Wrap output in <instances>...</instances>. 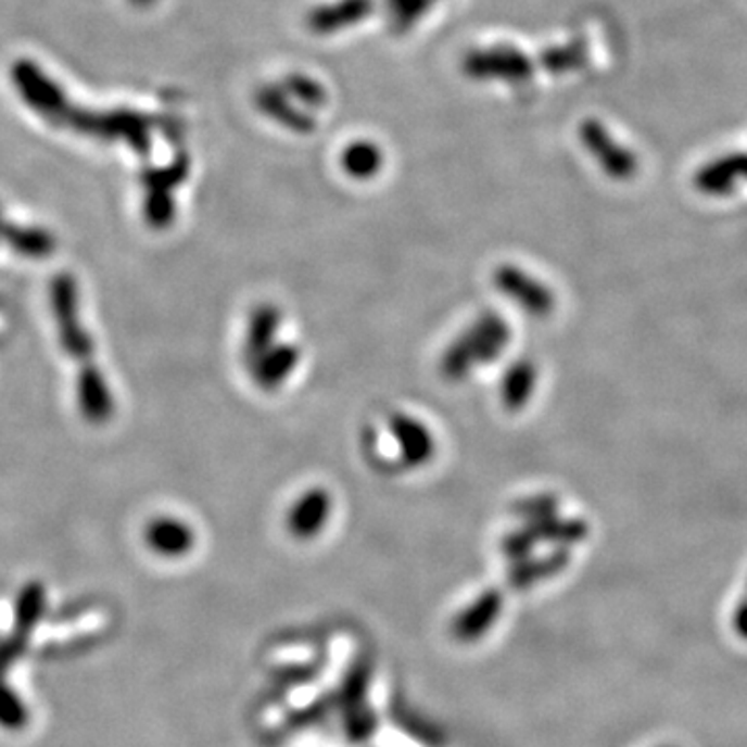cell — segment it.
Segmentation results:
<instances>
[{
  "instance_id": "obj_26",
  "label": "cell",
  "mask_w": 747,
  "mask_h": 747,
  "mask_svg": "<svg viewBox=\"0 0 747 747\" xmlns=\"http://www.w3.org/2000/svg\"><path fill=\"white\" fill-rule=\"evenodd\" d=\"M733 630L742 640L747 642V592L744 594L742 603L735 608V612H733Z\"/></svg>"
},
{
  "instance_id": "obj_24",
  "label": "cell",
  "mask_w": 747,
  "mask_h": 747,
  "mask_svg": "<svg viewBox=\"0 0 747 747\" xmlns=\"http://www.w3.org/2000/svg\"><path fill=\"white\" fill-rule=\"evenodd\" d=\"M515 514H517V517H521L526 523L528 521H537V519H544V517H550V515H559V501L555 496H548V494L534 496V498L521 501L515 507Z\"/></svg>"
},
{
  "instance_id": "obj_19",
  "label": "cell",
  "mask_w": 747,
  "mask_h": 747,
  "mask_svg": "<svg viewBox=\"0 0 747 747\" xmlns=\"http://www.w3.org/2000/svg\"><path fill=\"white\" fill-rule=\"evenodd\" d=\"M476 357H473V351L469 347L466 337H457L441 357V372H443L446 380L451 382H459L464 380L467 374L471 372L476 368Z\"/></svg>"
},
{
  "instance_id": "obj_22",
  "label": "cell",
  "mask_w": 747,
  "mask_h": 747,
  "mask_svg": "<svg viewBox=\"0 0 747 747\" xmlns=\"http://www.w3.org/2000/svg\"><path fill=\"white\" fill-rule=\"evenodd\" d=\"M430 4H432V0H387L393 24L403 31L418 24L421 17L428 13Z\"/></svg>"
},
{
  "instance_id": "obj_8",
  "label": "cell",
  "mask_w": 747,
  "mask_h": 747,
  "mask_svg": "<svg viewBox=\"0 0 747 747\" xmlns=\"http://www.w3.org/2000/svg\"><path fill=\"white\" fill-rule=\"evenodd\" d=\"M332 509V498L325 489L304 492L287 517L289 532L300 540L318 536L327 526Z\"/></svg>"
},
{
  "instance_id": "obj_23",
  "label": "cell",
  "mask_w": 747,
  "mask_h": 747,
  "mask_svg": "<svg viewBox=\"0 0 747 747\" xmlns=\"http://www.w3.org/2000/svg\"><path fill=\"white\" fill-rule=\"evenodd\" d=\"M542 63L546 69L562 73V71L575 69L578 65L584 63V50L580 45L571 47L553 48L542 56Z\"/></svg>"
},
{
  "instance_id": "obj_17",
  "label": "cell",
  "mask_w": 747,
  "mask_h": 747,
  "mask_svg": "<svg viewBox=\"0 0 747 747\" xmlns=\"http://www.w3.org/2000/svg\"><path fill=\"white\" fill-rule=\"evenodd\" d=\"M503 607V596L501 592L491 590L486 594H482L471 607L467 608L466 612L457 619V631L461 635H480L491 628L492 623L496 621L498 612Z\"/></svg>"
},
{
  "instance_id": "obj_1",
  "label": "cell",
  "mask_w": 747,
  "mask_h": 747,
  "mask_svg": "<svg viewBox=\"0 0 747 747\" xmlns=\"http://www.w3.org/2000/svg\"><path fill=\"white\" fill-rule=\"evenodd\" d=\"M464 73L478 81H509L519 84L530 79L532 63L519 48L498 45V47L476 48L464 59Z\"/></svg>"
},
{
  "instance_id": "obj_6",
  "label": "cell",
  "mask_w": 747,
  "mask_h": 747,
  "mask_svg": "<svg viewBox=\"0 0 747 747\" xmlns=\"http://www.w3.org/2000/svg\"><path fill=\"white\" fill-rule=\"evenodd\" d=\"M256 109L264 117L279 123L280 127L307 136L314 131L316 121L307 115L289 93L282 90V86H262L256 92Z\"/></svg>"
},
{
  "instance_id": "obj_27",
  "label": "cell",
  "mask_w": 747,
  "mask_h": 747,
  "mask_svg": "<svg viewBox=\"0 0 747 747\" xmlns=\"http://www.w3.org/2000/svg\"><path fill=\"white\" fill-rule=\"evenodd\" d=\"M134 4H138V7H150L154 0H131Z\"/></svg>"
},
{
  "instance_id": "obj_10",
  "label": "cell",
  "mask_w": 747,
  "mask_h": 747,
  "mask_svg": "<svg viewBox=\"0 0 747 747\" xmlns=\"http://www.w3.org/2000/svg\"><path fill=\"white\" fill-rule=\"evenodd\" d=\"M280 325V312L277 305H257L250 316L245 341H243V359L252 368L257 359L275 345Z\"/></svg>"
},
{
  "instance_id": "obj_25",
  "label": "cell",
  "mask_w": 747,
  "mask_h": 747,
  "mask_svg": "<svg viewBox=\"0 0 747 747\" xmlns=\"http://www.w3.org/2000/svg\"><path fill=\"white\" fill-rule=\"evenodd\" d=\"M501 546H503L505 557H509V559L517 562V560L528 559L537 544L536 540L532 537V534L526 528H519V530H515L511 534L503 537Z\"/></svg>"
},
{
  "instance_id": "obj_20",
  "label": "cell",
  "mask_w": 747,
  "mask_h": 747,
  "mask_svg": "<svg viewBox=\"0 0 747 747\" xmlns=\"http://www.w3.org/2000/svg\"><path fill=\"white\" fill-rule=\"evenodd\" d=\"M29 723V710L22 696L0 679V726L4 731H22Z\"/></svg>"
},
{
  "instance_id": "obj_18",
  "label": "cell",
  "mask_w": 747,
  "mask_h": 747,
  "mask_svg": "<svg viewBox=\"0 0 747 747\" xmlns=\"http://www.w3.org/2000/svg\"><path fill=\"white\" fill-rule=\"evenodd\" d=\"M280 86L305 111H320L328 104L327 88L307 73H289Z\"/></svg>"
},
{
  "instance_id": "obj_14",
  "label": "cell",
  "mask_w": 747,
  "mask_h": 747,
  "mask_svg": "<svg viewBox=\"0 0 747 747\" xmlns=\"http://www.w3.org/2000/svg\"><path fill=\"white\" fill-rule=\"evenodd\" d=\"M523 528L540 542H548L555 546L569 548L573 544H580L587 536V526L580 519H559V515H550L537 521H528Z\"/></svg>"
},
{
  "instance_id": "obj_5",
  "label": "cell",
  "mask_w": 747,
  "mask_h": 747,
  "mask_svg": "<svg viewBox=\"0 0 747 747\" xmlns=\"http://www.w3.org/2000/svg\"><path fill=\"white\" fill-rule=\"evenodd\" d=\"M464 337L473 351L476 364L486 366V364H492L494 359H498L507 350V345L511 341V327L501 314L486 312L471 327L467 328Z\"/></svg>"
},
{
  "instance_id": "obj_15",
  "label": "cell",
  "mask_w": 747,
  "mask_h": 747,
  "mask_svg": "<svg viewBox=\"0 0 747 747\" xmlns=\"http://www.w3.org/2000/svg\"><path fill=\"white\" fill-rule=\"evenodd\" d=\"M569 559H571L569 550L559 548L555 553H550L548 557H542V559L517 560L514 569H511V573H509V584L515 590L532 587L537 582L548 580V578L560 573L569 565Z\"/></svg>"
},
{
  "instance_id": "obj_11",
  "label": "cell",
  "mask_w": 747,
  "mask_h": 747,
  "mask_svg": "<svg viewBox=\"0 0 747 747\" xmlns=\"http://www.w3.org/2000/svg\"><path fill=\"white\" fill-rule=\"evenodd\" d=\"M145 540L152 546V550L163 557H183L193 548L195 534L186 521L163 517L148 526Z\"/></svg>"
},
{
  "instance_id": "obj_4",
  "label": "cell",
  "mask_w": 747,
  "mask_h": 747,
  "mask_svg": "<svg viewBox=\"0 0 747 747\" xmlns=\"http://www.w3.org/2000/svg\"><path fill=\"white\" fill-rule=\"evenodd\" d=\"M376 9L374 0H337L309 11L307 27L316 36H332L366 22Z\"/></svg>"
},
{
  "instance_id": "obj_21",
  "label": "cell",
  "mask_w": 747,
  "mask_h": 747,
  "mask_svg": "<svg viewBox=\"0 0 747 747\" xmlns=\"http://www.w3.org/2000/svg\"><path fill=\"white\" fill-rule=\"evenodd\" d=\"M145 218L152 227L163 229L175 220V200L170 189H159V187H148L145 195Z\"/></svg>"
},
{
  "instance_id": "obj_7",
  "label": "cell",
  "mask_w": 747,
  "mask_h": 747,
  "mask_svg": "<svg viewBox=\"0 0 747 747\" xmlns=\"http://www.w3.org/2000/svg\"><path fill=\"white\" fill-rule=\"evenodd\" d=\"M389 428L397 441L405 466H426L434 457L436 441L423 421L405 414H395L389 421Z\"/></svg>"
},
{
  "instance_id": "obj_16",
  "label": "cell",
  "mask_w": 747,
  "mask_h": 747,
  "mask_svg": "<svg viewBox=\"0 0 747 747\" xmlns=\"http://www.w3.org/2000/svg\"><path fill=\"white\" fill-rule=\"evenodd\" d=\"M384 164V152L380 150L378 143L370 140L351 141L345 145L341 154V168L350 175L351 179L357 181H368L382 170Z\"/></svg>"
},
{
  "instance_id": "obj_12",
  "label": "cell",
  "mask_w": 747,
  "mask_h": 747,
  "mask_svg": "<svg viewBox=\"0 0 747 747\" xmlns=\"http://www.w3.org/2000/svg\"><path fill=\"white\" fill-rule=\"evenodd\" d=\"M747 181V154H731L717 163L706 164L696 175V187L708 195H724Z\"/></svg>"
},
{
  "instance_id": "obj_13",
  "label": "cell",
  "mask_w": 747,
  "mask_h": 747,
  "mask_svg": "<svg viewBox=\"0 0 747 747\" xmlns=\"http://www.w3.org/2000/svg\"><path fill=\"white\" fill-rule=\"evenodd\" d=\"M537 368L530 359H517L503 376L501 397L509 412L523 409L536 391Z\"/></svg>"
},
{
  "instance_id": "obj_28",
  "label": "cell",
  "mask_w": 747,
  "mask_h": 747,
  "mask_svg": "<svg viewBox=\"0 0 747 747\" xmlns=\"http://www.w3.org/2000/svg\"><path fill=\"white\" fill-rule=\"evenodd\" d=\"M662 747H675V746H662Z\"/></svg>"
},
{
  "instance_id": "obj_3",
  "label": "cell",
  "mask_w": 747,
  "mask_h": 747,
  "mask_svg": "<svg viewBox=\"0 0 747 747\" xmlns=\"http://www.w3.org/2000/svg\"><path fill=\"white\" fill-rule=\"evenodd\" d=\"M580 138L584 141L587 152L600 163L603 170L615 179H630L637 170L635 156L623 145L608 136L607 129L598 121H585L580 127Z\"/></svg>"
},
{
  "instance_id": "obj_2",
  "label": "cell",
  "mask_w": 747,
  "mask_h": 747,
  "mask_svg": "<svg viewBox=\"0 0 747 747\" xmlns=\"http://www.w3.org/2000/svg\"><path fill=\"white\" fill-rule=\"evenodd\" d=\"M494 287L507 295L514 304L519 305L523 312L536 318H546L555 312V293L542 284L540 280L530 277L521 268L514 264H503L494 270Z\"/></svg>"
},
{
  "instance_id": "obj_9",
  "label": "cell",
  "mask_w": 747,
  "mask_h": 747,
  "mask_svg": "<svg viewBox=\"0 0 747 747\" xmlns=\"http://www.w3.org/2000/svg\"><path fill=\"white\" fill-rule=\"evenodd\" d=\"M302 359V350L293 343L273 345L256 364L250 368L257 387L262 391H277L284 380L295 372Z\"/></svg>"
}]
</instances>
